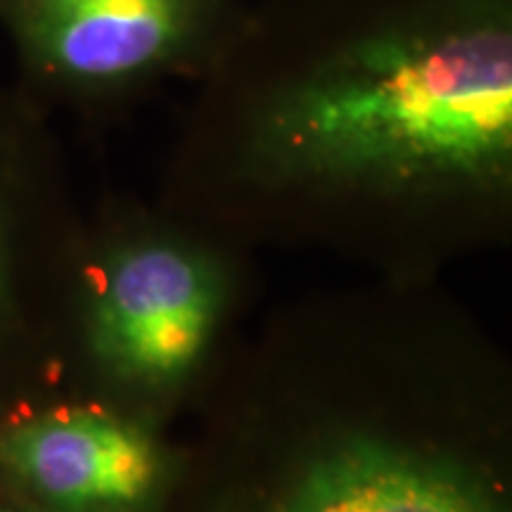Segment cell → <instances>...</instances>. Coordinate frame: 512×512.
Returning <instances> with one entry per match:
<instances>
[{
    "label": "cell",
    "instance_id": "1",
    "mask_svg": "<svg viewBox=\"0 0 512 512\" xmlns=\"http://www.w3.org/2000/svg\"><path fill=\"white\" fill-rule=\"evenodd\" d=\"M192 185L297 207H489L512 183V0H249L200 79Z\"/></svg>",
    "mask_w": 512,
    "mask_h": 512
},
{
    "label": "cell",
    "instance_id": "2",
    "mask_svg": "<svg viewBox=\"0 0 512 512\" xmlns=\"http://www.w3.org/2000/svg\"><path fill=\"white\" fill-rule=\"evenodd\" d=\"M249 0H0V29L41 91L107 107L214 67Z\"/></svg>",
    "mask_w": 512,
    "mask_h": 512
},
{
    "label": "cell",
    "instance_id": "3",
    "mask_svg": "<svg viewBox=\"0 0 512 512\" xmlns=\"http://www.w3.org/2000/svg\"><path fill=\"white\" fill-rule=\"evenodd\" d=\"M214 316L216 285L202 261L169 242H147L121 254L102 278L93 349L126 380L174 382L200 358Z\"/></svg>",
    "mask_w": 512,
    "mask_h": 512
},
{
    "label": "cell",
    "instance_id": "4",
    "mask_svg": "<svg viewBox=\"0 0 512 512\" xmlns=\"http://www.w3.org/2000/svg\"><path fill=\"white\" fill-rule=\"evenodd\" d=\"M0 472L41 512H136L162 463L136 427L95 411H55L0 432Z\"/></svg>",
    "mask_w": 512,
    "mask_h": 512
},
{
    "label": "cell",
    "instance_id": "5",
    "mask_svg": "<svg viewBox=\"0 0 512 512\" xmlns=\"http://www.w3.org/2000/svg\"><path fill=\"white\" fill-rule=\"evenodd\" d=\"M273 512H503L463 467L380 439H349L294 477Z\"/></svg>",
    "mask_w": 512,
    "mask_h": 512
},
{
    "label": "cell",
    "instance_id": "6",
    "mask_svg": "<svg viewBox=\"0 0 512 512\" xmlns=\"http://www.w3.org/2000/svg\"><path fill=\"white\" fill-rule=\"evenodd\" d=\"M3 211H5V183L0 174V247H3ZM0 311H3V261H0Z\"/></svg>",
    "mask_w": 512,
    "mask_h": 512
},
{
    "label": "cell",
    "instance_id": "7",
    "mask_svg": "<svg viewBox=\"0 0 512 512\" xmlns=\"http://www.w3.org/2000/svg\"><path fill=\"white\" fill-rule=\"evenodd\" d=\"M0 512H41V510H29L24 508V505H15V503H8L0 498Z\"/></svg>",
    "mask_w": 512,
    "mask_h": 512
}]
</instances>
